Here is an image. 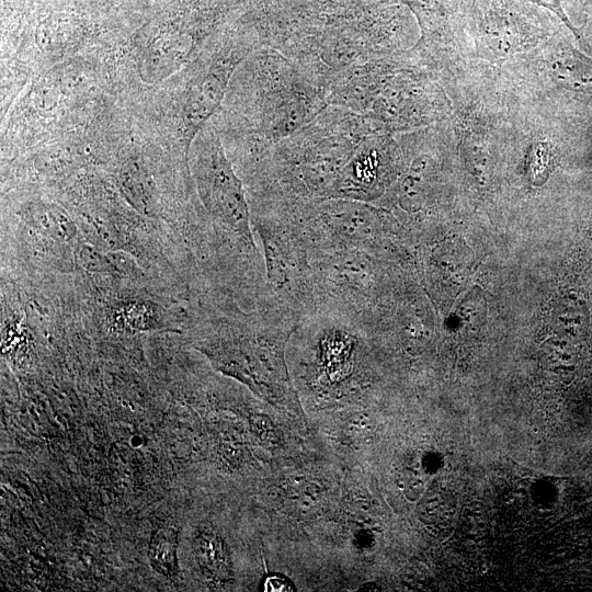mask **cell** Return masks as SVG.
<instances>
[{"label": "cell", "mask_w": 592, "mask_h": 592, "mask_svg": "<svg viewBox=\"0 0 592 592\" xmlns=\"http://www.w3.org/2000/svg\"><path fill=\"white\" fill-rule=\"evenodd\" d=\"M194 168L200 194L214 218L255 246L240 180L228 161L217 134L205 126L194 137Z\"/></svg>", "instance_id": "cell-1"}, {"label": "cell", "mask_w": 592, "mask_h": 592, "mask_svg": "<svg viewBox=\"0 0 592 592\" xmlns=\"http://www.w3.org/2000/svg\"><path fill=\"white\" fill-rule=\"evenodd\" d=\"M247 54L243 48L216 58L190 88L183 106V123L189 141L205 126L225 96L231 75Z\"/></svg>", "instance_id": "cell-2"}, {"label": "cell", "mask_w": 592, "mask_h": 592, "mask_svg": "<svg viewBox=\"0 0 592 592\" xmlns=\"http://www.w3.org/2000/svg\"><path fill=\"white\" fill-rule=\"evenodd\" d=\"M193 551L202 573L214 582L232 578V565L224 538L209 526L200 527L194 536Z\"/></svg>", "instance_id": "cell-3"}, {"label": "cell", "mask_w": 592, "mask_h": 592, "mask_svg": "<svg viewBox=\"0 0 592 592\" xmlns=\"http://www.w3.org/2000/svg\"><path fill=\"white\" fill-rule=\"evenodd\" d=\"M550 71L566 89L592 95V59L576 49L571 43L555 44Z\"/></svg>", "instance_id": "cell-4"}, {"label": "cell", "mask_w": 592, "mask_h": 592, "mask_svg": "<svg viewBox=\"0 0 592 592\" xmlns=\"http://www.w3.org/2000/svg\"><path fill=\"white\" fill-rule=\"evenodd\" d=\"M179 531L174 526H160L148 543V560L155 572L172 578L179 571Z\"/></svg>", "instance_id": "cell-5"}, {"label": "cell", "mask_w": 592, "mask_h": 592, "mask_svg": "<svg viewBox=\"0 0 592 592\" xmlns=\"http://www.w3.org/2000/svg\"><path fill=\"white\" fill-rule=\"evenodd\" d=\"M528 2L543 7L549 12L554 13L555 16L572 33V35L581 41V31L577 27L571 19L568 16L562 0H527Z\"/></svg>", "instance_id": "cell-6"}, {"label": "cell", "mask_w": 592, "mask_h": 592, "mask_svg": "<svg viewBox=\"0 0 592 592\" xmlns=\"http://www.w3.org/2000/svg\"><path fill=\"white\" fill-rule=\"evenodd\" d=\"M263 590L269 592L294 591L292 582L281 574H270L265 578Z\"/></svg>", "instance_id": "cell-7"}, {"label": "cell", "mask_w": 592, "mask_h": 592, "mask_svg": "<svg viewBox=\"0 0 592 592\" xmlns=\"http://www.w3.org/2000/svg\"><path fill=\"white\" fill-rule=\"evenodd\" d=\"M566 2H570L585 22L592 20V0H563V5Z\"/></svg>", "instance_id": "cell-8"}]
</instances>
